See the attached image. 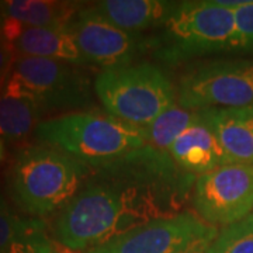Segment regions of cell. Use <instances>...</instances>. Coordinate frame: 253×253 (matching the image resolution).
<instances>
[{"mask_svg": "<svg viewBox=\"0 0 253 253\" xmlns=\"http://www.w3.org/2000/svg\"><path fill=\"white\" fill-rule=\"evenodd\" d=\"M169 152L145 145L90 166L78 194L59 211L54 234L69 251H89L156 219L181 214L194 181Z\"/></svg>", "mask_w": 253, "mask_h": 253, "instance_id": "cell-1", "label": "cell"}, {"mask_svg": "<svg viewBox=\"0 0 253 253\" xmlns=\"http://www.w3.org/2000/svg\"><path fill=\"white\" fill-rule=\"evenodd\" d=\"M90 174V166L52 146L21 149L7 174L10 197L28 215L42 218L62 210Z\"/></svg>", "mask_w": 253, "mask_h": 253, "instance_id": "cell-2", "label": "cell"}, {"mask_svg": "<svg viewBox=\"0 0 253 253\" xmlns=\"http://www.w3.org/2000/svg\"><path fill=\"white\" fill-rule=\"evenodd\" d=\"M236 46L234 9L218 0L174 1L156 33L146 38V49L168 65Z\"/></svg>", "mask_w": 253, "mask_h": 253, "instance_id": "cell-3", "label": "cell"}, {"mask_svg": "<svg viewBox=\"0 0 253 253\" xmlns=\"http://www.w3.org/2000/svg\"><path fill=\"white\" fill-rule=\"evenodd\" d=\"M48 146L93 166L129 154L146 145L145 129L111 114L76 111L45 120L36 128Z\"/></svg>", "mask_w": 253, "mask_h": 253, "instance_id": "cell-4", "label": "cell"}, {"mask_svg": "<svg viewBox=\"0 0 253 253\" xmlns=\"http://www.w3.org/2000/svg\"><path fill=\"white\" fill-rule=\"evenodd\" d=\"M94 91L109 114L141 128L176 104L170 81L151 63L104 69L94 81Z\"/></svg>", "mask_w": 253, "mask_h": 253, "instance_id": "cell-5", "label": "cell"}, {"mask_svg": "<svg viewBox=\"0 0 253 253\" xmlns=\"http://www.w3.org/2000/svg\"><path fill=\"white\" fill-rule=\"evenodd\" d=\"M3 90L33 99L45 110L75 109L90 100V82L71 63L17 55Z\"/></svg>", "mask_w": 253, "mask_h": 253, "instance_id": "cell-6", "label": "cell"}, {"mask_svg": "<svg viewBox=\"0 0 253 253\" xmlns=\"http://www.w3.org/2000/svg\"><path fill=\"white\" fill-rule=\"evenodd\" d=\"M179 104L193 111L253 109L252 61H215L199 65L181 78Z\"/></svg>", "mask_w": 253, "mask_h": 253, "instance_id": "cell-7", "label": "cell"}, {"mask_svg": "<svg viewBox=\"0 0 253 253\" xmlns=\"http://www.w3.org/2000/svg\"><path fill=\"white\" fill-rule=\"evenodd\" d=\"M193 206L208 225L228 226L253 210V165L226 163L199 176Z\"/></svg>", "mask_w": 253, "mask_h": 253, "instance_id": "cell-8", "label": "cell"}, {"mask_svg": "<svg viewBox=\"0 0 253 253\" xmlns=\"http://www.w3.org/2000/svg\"><path fill=\"white\" fill-rule=\"evenodd\" d=\"M217 236L215 226L191 212H181L134 228L84 253H187L200 242Z\"/></svg>", "mask_w": 253, "mask_h": 253, "instance_id": "cell-9", "label": "cell"}, {"mask_svg": "<svg viewBox=\"0 0 253 253\" xmlns=\"http://www.w3.org/2000/svg\"><path fill=\"white\" fill-rule=\"evenodd\" d=\"M65 30L72 36L87 65L104 69L128 66L146 49V38L116 27L91 6L79 7Z\"/></svg>", "mask_w": 253, "mask_h": 253, "instance_id": "cell-10", "label": "cell"}, {"mask_svg": "<svg viewBox=\"0 0 253 253\" xmlns=\"http://www.w3.org/2000/svg\"><path fill=\"white\" fill-rule=\"evenodd\" d=\"M169 155L181 170L193 176H201L218 166L232 163L200 113L196 121L174 141Z\"/></svg>", "mask_w": 253, "mask_h": 253, "instance_id": "cell-11", "label": "cell"}, {"mask_svg": "<svg viewBox=\"0 0 253 253\" xmlns=\"http://www.w3.org/2000/svg\"><path fill=\"white\" fill-rule=\"evenodd\" d=\"M231 162L253 165V109L199 111Z\"/></svg>", "mask_w": 253, "mask_h": 253, "instance_id": "cell-12", "label": "cell"}, {"mask_svg": "<svg viewBox=\"0 0 253 253\" xmlns=\"http://www.w3.org/2000/svg\"><path fill=\"white\" fill-rule=\"evenodd\" d=\"M10 45L17 55L48 58L75 66H89L72 36L65 28L28 27L21 24Z\"/></svg>", "mask_w": 253, "mask_h": 253, "instance_id": "cell-13", "label": "cell"}, {"mask_svg": "<svg viewBox=\"0 0 253 253\" xmlns=\"http://www.w3.org/2000/svg\"><path fill=\"white\" fill-rule=\"evenodd\" d=\"M174 1L158 0H104L91 7L116 27L138 34L146 28H158Z\"/></svg>", "mask_w": 253, "mask_h": 253, "instance_id": "cell-14", "label": "cell"}, {"mask_svg": "<svg viewBox=\"0 0 253 253\" xmlns=\"http://www.w3.org/2000/svg\"><path fill=\"white\" fill-rule=\"evenodd\" d=\"M0 253H55L41 219L17 217L0 193Z\"/></svg>", "mask_w": 253, "mask_h": 253, "instance_id": "cell-15", "label": "cell"}, {"mask_svg": "<svg viewBox=\"0 0 253 253\" xmlns=\"http://www.w3.org/2000/svg\"><path fill=\"white\" fill-rule=\"evenodd\" d=\"M79 7L78 3L51 0L0 1L3 17L13 18L28 27L65 28Z\"/></svg>", "mask_w": 253, "mask_h": 253, "instance_id": "cell-16", "label": "cell"}, {"mask_svg": "<svg viewBox=\"0 0 253 253\" xmlns=\"http://www.w3.org/2000/svg\"><path fill=\"white\" fill-rule=\"evenodd\" d=\"M42 114L33 99L3 90L0 94V136L9 142H17L37 128Z\"/></svg>", "mask_w": 253, "mask_h": 253, "instance_id": "cell-17", "label": "cell"}, {"mask_svg": "<svg viewBox=\"0 0 253 253\" xmlns=\"http://www.w3.org/2000/svg\"><path fill=\"white\" fill-rule=\"evenodd\" d=\"M197 117L199 111H193L181 107L180 104H174L149 126H144L146 145L161 152H169L174 141L196 121Z\"/></svg>", "mask_w": 253, "mask_h": 253, "instance_id": "cell-18", "label": "cell"}, {"mask_svg": "<svg viewBox=\"0 0 253 253\" xmlns=\"http://www.w3.org/2000/svg\"><path fill=\"white\" fill-rule=\"evenodd\" d=\"M214 253H253V214L228 225L212 244Z\"/></svg>", "mask_w": 253, "mask_h": 253, "instance_id": "cell-19", "label": "cell"}, {"mask_svg": "<svg viewBox=\"0 0 253 253\" xmlns=\"http://www.w3.org/2000/svg\"><path fill=\"white\" fill-rule=\"evenodd\" d=\"M239 46H253V0L234 9Z\"/></svg>", "mask_w": 253, "mask_h": 253, "instance_id": "cell-20", "label": "cell"}, {"mask_svg": "<svg viewBox=\"0 0 253 253\" xmlns=\"http://www.w3.org/2000/svg\"><path fill=\"white\" fill-rule=\"evenodd\" d=\"M16 58H17V54L14 52L11 45L4 42L3 40H0V93L4 89V84L9 79L13 65L16 62Z\"/></svg>", "mask_w": 253, "mask_h": 253, "instance_id": "cell-21", "label": "cell"}, {"mask_svg": "<svg viewBox=\"0 0 253 253\" xmlns=\"http://www.w3.org/2000/svg\"><path fill=\"white\" fill-rule=\"evenodd\" d=\"M215 239H207V241H203L197 244L194 248H191L187 253H214L212 251V244H214Z\"/></svg>", "mask_w": 253, "mask_h": 253, "instance_id": "cell-22", "label": "cell"}, {"mask_svg": "<svg viewBox=\"0 0 253 253\" xmlns=\"http://www.w3.org/2000/svg\"><path fill=\"white\" fill-rule=\"evenodd\" d=\"M6 159V148H4V142L0 138V163Z\"/></svg>", "mask_w": 253, "mask_h": 253, "instance_id": "cell-23", "label": "cell"}, {"mask_svg": "<svg viewBox=\"0 0 253 253\" xmlns=\"http://www.w3.org/2000/svg\"><path fill=\"white\" fill-rule=\"evenodd\" d=\"M1 26H3V13L0 9V40H1Z\"/></svg>", "mask_w": 253, "mask_h": 253, "instance_id": "cell-24", "label": "cell"}, {"mask_svg": "<svg viewBox=\"0 0 253 253\" xmlns=\"http://www.w3.org/2000/svg\"><path fill=\"white\" fill-rule=\"evenodd\" d=\"M0 94H1V93H0Z\"/></svg>", "mask_w": 253, "mask_h": 253, "instance_id": "cell-25", "label": "cell"}]
</instances>
